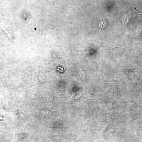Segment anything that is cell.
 <instances>
[{
    "label": "cell",
    "instance_id": "obj_1",
    "mask_svg": "<svg viewBox=\"0 0 142 142\" xmlns=\"http://www.w3.org/2000/svg\"><path fill=\"white\" fill-rule=\"evenodd\" d=\"M116 131L115 123L112 119L110 118L107 119L103 128V137L108 141H110L114 135Z\"/></svg>",
    "mask_w": 142,
    "mask_h": 142
},
{
    "label": "cell",
    "instance_id": "obj_2",
    "mask_svg": "<svg viewBox=\"0 0 142 142\" xmlns=\"http://www.w3.org/2000/svg\"><path fill=\"white\" fill-rule=\"evenodd\" d=\"M129 112V115L133 122L139 123L142 122L141 110L136 108L132 109L130 110Z\"/></svg>",
    "mask_w": 142,
    "mask_h": 142
},
{
    "label": "cell",
    "instance_id": "obj_3",
    "mask_svg": "<svg viewBox=\"0 0 142 142\" xmlns=\"http://www.w3.org/2000/svg\"><path fill=\"white\" fill-rule=\"evenodd\" d=\"M107 25V22L104 21H102L99 24V27L102 29H105Z\"/></svg>",
    "mask_w": 142,
    "mask_h": 142
}]
</instances>
